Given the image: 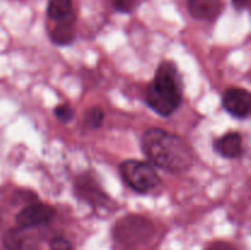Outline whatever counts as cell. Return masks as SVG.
<instances>
[{
	"mask_svg": "<svg viewBox=\"0 0 251 250\" xmlns=\"http://www.w3.org/2000/svg\"><path fill=\"white\" fill-rule=\"evenodd\" d=\"M141 150L151 164L169 173H183L194 163L190 145L179 135L159 127H151L142 134Z\"/></svg>",
	"mask_w": 251,
	"mask_h": 250,
	"instance_id": "cell-1",
	"label": "cell"
},
{
	"mask_svg": "<svg viewBox=\"0 0 251 250\" xmlns=\"http://www.w3.org/2000/svg\"><path fill=\"white\" fill-rule=\"evenodd\" d=\"M183 83L173 61H162L146 90L147 105L161 117H169L183 103Z\"/></svg>",
	"mask_w": 251,
	"mask_h": 250,
	"instance_id": "cell-2",
	"label": "cell"
},
{
	"mask_svg": "<svg viewBox=\"0 0 251 250\" xmlns=\"http://www.w3.org/2000/svg\"><path fill=\"white\" fill-rule=\"evenodd\" d=\"M154 234V227L147 218L139 215L122 217L113 228V238L124 248H136L150 242Z\"/></svg>",
	"mask_w": 251,
	"mask_h": 250,
	"instance_id": "cell-3",
	"label": "cell"
},
{
	"mask_svg": "<svg viewBox=\"0 0 251 250\" xmlns=\"http://www.w3.org/2000/svg\"><path fill=\"white\" fill-rule=\"evenodd\" d=\"M119 173L127 186L139 194H147L161 184V176L151 163L126 159L119 166Z\"/></svg>",
	"mask_w": 251,
	"mask_h": 250,
	"instance_id": "cell-4",
	"label": "cell"
},
{
	"mask_svg": "<svg viewBox=\"0 0 251 250\" xmlns=\"http://www.w3.org/2000/svg\"><path fill=\"white\" fill-rule=\"evenodd\" d=\"M74 195L95 210L105 208L112 203V200L103 190L96 176L88 172L81 173L75 178Z\"/></svg>",
	"mask_w": 251,
	"mask_h": 250,
	"instance_id": "cell-5",
	"label": "cell"
},
{
	"mask_svg": "<svg viewBox=\"0 0 251 250\" xmlns=\"http://www.w3.org/2000/svg\"><path fill=\"white\" fill-rule=\"evenodd\" d=\"M55 215V207L49 203L34 201V202L24 206L19 211L15 217V222H16L17 227L22 228V229H29V228L48 225L54 220Z\"/></svg>",
	"mask_w": 251,
	"mask_h": 250,
	"instance_id": "cell-6",
	"label": "cell"
},
{
	"mask_svg": "<svg viewBox=\"0 0 251 250\" xmlns=\"http://www.w3.org/2000/svg\"><path fill=\"white\" fill-rule=\"evenodd\" d=\"M222 105L226 112L238 119L249 117L251 110V95L248 90L229 87L223 92Z\"/></svg>",
	"mask_w": 251,
	"mask_h": 250,
	"instance_id": "cell-7",
	"label": "cell"
},
{
	"mask_svg": "<svg viewBox=\"0 0 251 250\" xmlns=\"http://www.w3.org/2000/svg\"><path fill=\"white\" fill-rule=\"evenodd\" d=\"M76 34V14L75 11L70 12L66 16L53 21L49 37L51 42L59 47L70 46L75 39Z\"/></svg>",
	"mask_w": 251,
	"mask_h": 250,
	"instance_id": "cell-8",
	"label": "cell"
},
{
	"mask_svg": "<svg viewBox=\"0 0 251 250\" xmlns=\"http://www.w3.org/2000/svg\"><path fill=\"white\" fill-rule=\"evenodd\" d=\"M213 149L220 156L228 159L239 158L244 152L243 137L238 131H230L218 137L213 142Z\"/></svg>",
	"mask_w": 251,
	"mask_h": 250,
	"instance_id": "cell-9",
	"label": "cell"
},
{
	"mask_svg": "<svg viewBox=\"0 0 251 250\" xmlns=\"http://www.w3.org/2000/svg\"><path fill=\"white\" fill-rule=\"evenodd\" d=\"M189 12L200 21H213L223 10V0H186Z\"/></svg>",
	"mask_w": 251,
	"mask_h": 250,
	"instance_id": "cell-10",
	"label": "cell"
},
{
	"mask_svg": "<svg viewBox=\"0 0 251 250\" xmlns=\"http://www.w3.org/2000/svg\"><path fill=\"white\" fill-rule=\"evenodd\" d=\"M2 247L5 250H25L26 235L20 227H11L2 234Z\"/></svg>",
	"mask_w": 251,
	"mask_h": 250,
	"instance_id": "cell-11",
	"label": "cell"
},
{
	"mask_svg": "<svg viewBox=\"0 0 251 250\" xmlns=\"http://www.w3.org/2000/svg\"><path fill=\"white\" fill-rule=\"evenodd\" d=\"M73 11V0H49L47 16L50 21H56Z\"/></svg>",
	"mask_w": 251,
	"mask_h": 250,
	"instance_id": "cell-12",
	"label": "cell"
},
{
	"mask_svg": "<svg viewBox=\"0 0 251 250\" xmlns=\"http://www.w3.org/2000/svg\"><path fill=\"white\" fill-rule=\"evenodd\" d=\"M103 122H104V112L100 107L95 105V107H91L90 109L86 110L85 123L87 126L92 127V129H98V127L102 126Z\"/></svg>",
	"mask_w": 251,
	"mask_h": 250,
	"instance_id": "cell-13",
	"label": "cell"
},
{
	"mask_svg": "<svg viewBox=\"0 0 251 250\" xmlns=\"http://www.w3.org/2000/svg\"><path fill=\"white\" fill-rule=\"evenodd\" d=\"M53 112L56 119H58L59 122L64 123V124L71 122L74 115H75V110H74L73 107H71L70 104H68V103H61V104L56 105V107L54 108Z\"/></svg>",
	"mask_w": 251,
	"mask_h": 250,
	"instance_id": "cell-14",
	"label": "cell"
},
{
	"mask_svg": "<svg viewBox=\"0 0 251 250\" xmlns=\"http://www.w3.org/2000/svg\"><path fill=\"white\" fill-rule=\"evenodd\" d=\"M37 201V195L33 191L28 190H22L17 191L14 195V203L15 205H20V203H24V206L28 205V203L34 202Z\"/></svg>",
	"mask_w": 251,
	"mask_h": 250,
	"instance_id": "cell-15",
	"label": "cell"
},
{
	"mask_svg": "<svg viewBox=\"0 0 251 250\" xmlns=\"http://www.w3.org/2000/svg\"><path fill=\"white\" fill-rule=\"evenodd\" d=\"M115 11L122 14H130L136 5V0H110Z\"/></svg>",
	"mask_w": 251,
	"mask_h": 250,
	"instance_id": "cell-16",
	"label": "cell"
},
{
	"mask_svg": "<svg viewBox=\"0 0 251 250\" xmlns=\"http://www.w3.org/2000/svg\"><path fill=\"white\" fill-rule=\"evenodd\" d=\"M49 250H74L70 240L64 237H55L49 244Z\"/></svg>",
	"mask_w": 251,
	"mask_h": 250,
	"instance_id": "cell-17",
	"label": "cell"
},
{
	"mask_svg": "<svg viewBox=\"0 0 251 250\" xmlns=\"http://www.w3.org/2000/svg\"><path fill=\"white\" fill-rule=\"evenodd\" d=\"M205 250H237L233 244L228 242H223V240H217V242H213L211 244H208V247Z\"/></svg>",
	"mask_w": 251,
	"mask_h": 250,
	"instance_id": "cell-18",
	"label": "cell"
},
{
	"mask_svg": "<svg viewBox=\"0 0 251 250\" xmlns=\"http://www.w3.org/2000/svg\"><path fill=\"white\" fill-rule=\"evenodd\" d=\"M233 6L238 10V11H243V10L248 9L250 4V0H232Z\"/></svg>",
	"mask_w": 251,
	"mask_h": 250,
	"instance_id": "cell-19",
	"label": "cell"
}]
</instances>
